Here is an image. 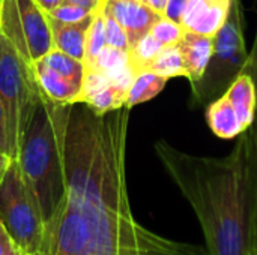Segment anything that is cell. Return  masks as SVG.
<instances>
[{
	"instance_id": "cell-17",
	"label": "cell",
	"mask_w": 257,
	"mask_h": 255,
	"mask_svg": "<svg viewBox=\"0 0 257 255\" xmlns=\"http://www.w3.org/2000/svg\"><path fill=\"white\" fill-rule=\"evenodd\" d=\"M107 45L105 39V21H104V8L96 11L92 17L87 36H86V48H84V66L86 69H90L99 56V53Z\"/></svg>"
},
{
	"instance_id": "cell-6",
	"label": "cell",
	"mask_w": 257,
	"mask_h": 255,
	"mask_svg": "<svg viewBox=\"0 0 257 255\" xmlns=\"http://www.w3.org/2000/svg\"><path fill=\"white\" fill-rule=\"evenodd\" d=\"M0 221L18 255H44V221L15 159L0 182Z\"/></svg>"
},
{
	"instance_id": "cell-36",
	"label": "cell",
	"mask_w": 257,
	"mask_h": 255,
	"mask_svg": "<svg viewBox=\"0 0 257 255\" xmlns=\"http://www.w3.org/2000/svg\"><path fill=\"white\" fill-rule=\"evenodd\" d=\"M140 2H143V0H140Z\"/></svg>"
},
{
	"instance_id": "cell-11",
	"label": "cell",
	"mask_w": 257,
	"mask_h": 255,
	"mask_svg": "<svg viewBox=\"0 0 257 255\" xmlns=\"http://www.w3.org/2000/svg\"><path fill=\"white\" fill-rule=\"evenodd\" d=\"M206 122L209 129L220 138H238L247 131L230 99L223 95L206 105Z\"/></svg>"
},
{
	"instance_id": "cell-30",
	"label": "cell",
	"mask_w": 257,
	"mask_h": 255,
	"mask_svg": "<svg viewBox=\"0 0 257 255\" xmlns=\"http://www.w3.org/2000/svg\"><path fill=\"white\" fill-rule=\"evenodd\" d=\"M65 0H35V3L39 6L41 11H44L45 14H50L53 9H56L57 6H60Z\"/></svg>"
},
{
	"instance_id": "cell-3",
	"label": "cell",
	"mask_w": 257,
	"mask_h": 255,
	"mask_svg": "<svg viewBox=\"0 0 257 255\" xmlns=\"http://www.w3.org/2000/svg\"><path fill=\"white\" fill-rule=\"evenodd\" d=\"M66 104L42 99L24 132L17 153L23 179L44 221V245L62 213L66 195L63 171V125Z\"/></svg>"
},
{
	"instance_id": "cell-14",
	"label": "cell",
	"mask_w": 257,
	"mask_h": 255,
	"mask_svg": "<svg viewBox=\"0 0 257 255\" xmlns=\"http://www.w3.org/2000/svg\"><path fill=\"white\" fill-rule=\"evenodd\" d=\"M224 95L230 99L244 126L250 129L256 114V90L251 78L247 74H241Z\"/></svg>"
},
{
	"instance_id": "cell-8",
	"label": "cell",
	"mask_w": 257,
	"mask_h": 255,
	"mask_svg": "<svg viewBox=\"0 0 257 255\" xmlns=\"http://www.w3.org/2000/svg\"><path fill=\"white\" fill-rule=\"evenodd\" d=\"M233 0H187L181 26L185 30L214 38L224 26Z\"/></svg>"
},
{
	"instance_id": "cell-13",
	"label": "cell",
	"mask_w": 257,
	"mask_h": 255,
	"mask_svg": "<svg viewBox=\"0 0 257 255\" xmlns=\"http://www.w3.org/2000/svg\"><path fill=\"white\" fill-rule=\"evenodd\" d=\"M35 77L38 80V84L41 90L45 93L47 98H50L53 102L57 104H72L78 101V96L81 93V87L72 83L71 80L59 75L48 66H45L41 60L33 63Z\"/></svg>"
},
{
	"instance_id": "cell-21",
	"label": "cell",
	"mask_w": 257,
	"mask_h": 255,
	"mask_svg": "<svg viewBox=\"0 0 257 255\" xmlns=\"http://www.w3.org/2000/svg\"><path fill=\"white\" fill-rule=\"evenodd\" d=\"M128 65H131L130 51L105 45L104 50L96 57V60H95V63H93V66L90 69L104 72L105 75H110V74H113V72H116V71H119V69H122V68H125ZM86 71H89V69H86Z\"/></svg>"
},
{
	"instance_id": "cell-35",
	"label": "cell",
	"mask_w": 257,
	"mask_h": 255,
	"mask_svg": "<svg viewBox=\"0 0 257 255\" xmlns=\"http://www.w3.org/2000/svg\"><path fill=\"white\" fill-rule=\"evenodd\" d=\"M0 8H2V3H0Z\"/></svg>"
},
{
	"instance_id": "cell-1",
	"label": "cell",
	"mask_w": 257,
	"mask_h": 255,
	"mask_svg": "<svg viewBox=\"0 0 257 255\" xmlns=\"http://www.w3.org/2000/svg\"><path fill=\"white\" fill-rule=\"evenodd\" d=\"M128 107L104 114L66 104L65 204L44 255H209L206 246L160 236L139 224L126 188Z\"/></svg>"
},
{
	"instance_id": "cell-27",
	"label": "cell",
	"mask_w": 257,
	"mask_h": 255,
	"mask_svg": "<svg viewBox=\"0 0 257 255\" xmlns=\"http://www.w3.org/2000/svg\"><path fill=\"white\" fill-rule=\"evenodd\" d=\"M185 5H187V0H169L166 11H164V17L181 24V18H182V12H184Z\"/></svg>"
},
{
	"instance_id": "cell-4",
	"label": "cell",
	"mask_w": 257,
	"mask_h": 255,
	"mask_svg": "<svg viewBox=\"0 0 257 255\" xmlns=\"http://www.w3.org/2000/svg\"><path fill=\"white\" fill-rule=\"evenodd\" d=\"M42 95L33 66L23 60L0 32V98L6 113L12 159H17L18 147Z\"/></svg>"
},
{
	"instance_id": "cell-5",
	"label": "cell",
	"mask_w": 257,
	"mask_h": 255,
	"mask_svg": "<svg viewBox=\"0 0 257 255\" xmlns=\"http://www.w3.org/2000/svg\"><path fill=\"white\" fill-rule=\"evenodd\" d=\"M247 57L242 6L239 0H233L224 26L214 36V48L205 74L191 86L194 102L206 107L223 96L244 72Z\"/></svg>"
},
{
	"instance_id": "cell-34",
	"label": "cell",
	"mask_w": 257,
	"mask_h": 255,
	"mask_svg": "<svg viewBox=\"0 0 257 255\" xmlns=\"http://www.w3.org/2000/svg\"><path fill=\"white\" fill-rule=\"evenodd\" d=\"M256 255H257V239H256Z\"/></svg>"
},
{
	"instance_id": "cell-26",
	"label": "cell",
	"mask_w": 257,
	"mask_h": 255,
	"mask_svg": "<svg viewBox=\"0 0 257 255\" xmlns=\"http://www.w3.org/2000/svg\"><path fill=\"white\" fill-rule=\"evenodd\" d=\"M0 152L6 153L8 156L12 158L11 155V143H9V132H8V123H6V113L5 107L0 98Z\"/></svg>"
},
{
	"instance_id": "cell-12",
	"label": "cell",
	"mask_w": 257,
	"mask_h": 255,
	"mask_svg": "<svg viewBox=\"0 0 257 255\" xmlns=\"http://www.w3.org/2000/svg\"><path fill=\"white\" fill-rule=\"evenodd\" d=\"M92 17L81 23H77V24H66V23H62V21H57V20L48 17L54 48L83 62L84 60V48H86V36H87V30H89Z\"/></svg>"
},
{
	"instance_id": "cell-29",
	"label": "cell",
	"mask_w": 257,
	"mask_h": 255,
	"mask_svg": "<svg viewBox=\"0 0 257 255\" xmlns=\"http://www.w3.org/2000/svg\"><path fill=\"white\" fill-rule=\"evenodd\" d=\"M12 245H14V242H12V239H11L8 230L5 228L3 222L0 221V255H5V252H6Z\"/></svg>"
},
{
	"instance_id": "cell-16",
	"label": "cell",
	"mask_w": 257,
	"mask_h": 255,
	"mask_svg": "<svg viewBox=\"0 0 257 255\" xmlns=\"http://www.w3.org/2000/svg\"><path fill=\"white\" fill-rule=\"evenodd\" d=\"M41 62L48 66L50 69H53L54 72H57L59 75L71 80L72 83H75L77 86H83V80L86 75V66L81 60L71 57L69 54H65L56 48H53L48 54H45Z\"/></svg>"
},
{
	"instance_id": "cell-20",
	"label": "cell",
	"mask_w": 257,
	"mask_h": 255,
	"mask_svg": "<svg viewBox=\"0 0 257 255\" xmlns=\"http://www.w3.org/2000/svg\"><path fill=\"white\" fill-rule=\"evenodd\" d=\"M164 47L151 35H145L131 50H130V62L136 72L148 69L149 65L155 60V57L161 53Z\"/></svg>"
},
{
	"instance_id": "cell-7",
	"label": "cell",
	"mask_w": 257,
	"mask_h": 255,
	"mask_svg": "<svg viewBox=\"0 0 257 255\" xmlns=\"http://www.w3.org/2000/svg\"><path fill=\"white\" fill-rule=\"evenodd\" d=\"M0 32L30 66L54 48L48 17L35 0H2Z\"/></svg>"
},
{
	"instance_id": "cell-15",
	"label": "cell",
	"mask_w": 257,
	"mask_h": 255,
	"mask_svg": "<svg viewBox=\"0 0 257 255\" xmlns=\"http://www.w3.org/2000/svg\"><path fill=\"white\" fill-rule=\"evenodd\" d=\"M167 80L169 78L161 77L149 69L139 71L134 77V81H133L130 90H128L125 105L128 108H133L139 104L154 99L166 87Z\"/></svg>"
},
{
	"instance_id": "cell-24",
	"label": "cell",
	"mask_w": 257,
	"mask_h": 255,
	"mask_svg": "<svg viewBox=\"0 0 257 255\" xmlns=\"http://www.w3.org/2000/svg\"><path fill=\"white\" fill-rule=\"evenodd\" d=\"M104 21H105V39H107V45L114 47V48H119V50L130 51V42H128V38H126L125 30L114 20V17L107 11L105 6H104Z\"/></svg>"
},
{
	"instance_id": "cell-25",
	"label": "cell",
	"mask_w": 257,
	"mask_h": 255,
	"mask_svg": "<svg viewBox=\"0 0 257 255\" xmlns=\"http://www.w3.org/2000/svg\"><path fill=\"white\" fill-rule=\"evenodd\" d=\"M242 74H247L253 84H254V90H256V114H254V123L253 126L250 128L254 138L257 141V32L256 38H254V42H253V48L248 51V57H247V63H245V68H244V72Z\"/></svg>"
},
{
	"instance_id": "cell-18",
	"label": "cell",
	"mask_w": 257,
	"mask_h": 255,
	"mask_svg": "<svg viewBox=\"0 0 257 255\" xmlns=\"http://www.w3.org/2000/svg\"><path fill=\"white\" fill-rule=\"evenodd\" d=\"M148 69L166 78L187 77L185 66L182 62V54L178 45L164 47L161 53L155 57V60L149 65Z\"/></svg>"
},
{
	"instance_id": "cell-23",
	"label": "cell",
	"mask_w": 257,
	"mask_h": 255,
	"mask_svg": "<svg viewBox=\"0 0 257 255\" xmlns=\"http://www.w3.org/2000/svg\"><path fill=\"white\" fill-rule=\"evenodd\" d=\"M47 15L57 20V21L66 23V24H77V23H81V21L90 18L93 14L90 11L81 8V6H78V5L63 2L60 6H57L56 9H53Z\"/></svg>"
},
{
	"instance_id": "cell-28",
	"label": "cell",
	"mask_w": 257,
	"mask_h": 255,
	"mask_svg": "<svg viewBox=\"0 0 257 255\" xmlns=\"http://www.w3.org/2000/svg\"><path fill=\"white\" fill-rule=\"evenodd\" d=\"M66 3H74V5H78L87 11H90L92 14H95L96 11L102 9L107 3V0H65Z\"/></svg>"
},
{
	"instance_id": "cell-10",
	"label": "cell",
	"mask_w": 257,
	"mask_h": 255,
	"mask_svg": "<svg viewBox=\"0 0 257 255\" xmlns=\"http://www.w3.org/2000/svg\"><path fill=\"white\" fill-rule=\"evenodd\" d=\"M182 62L185 66L187 78L190 84H196L205 74V69L209 63L212 48H214V38L199 35L184 29V35L178 44Z\"/></svg>"
},
{
	"instance_id": "cell-2",
	"label": "cell",
	"mask_w": 257,
	"mask_h": 255,
	"mask_svg": "<svg viewBox=\"0 0 257 255\" xmlns=\"http://www.w3.org/2000/svg\"><path fill=\"white\" fill-rule=\"evenodd\" d=\"M193 207L209 255H256L257 141L247 129L224 158L196 156L166 140L154 146Z\"/></svg>"
},
{
	"instance_id": "cell-19",
	"label": "cell",
	"mask_w": 257,
	"mask_h": 255,
	"mask_svg": "<svg viewBox=\"0 0 257 255\" xmlns=\"http://www.w3.org/2000/svg\"><path fill=\"white\" fill-rule=\"evenodd\" d=\"M126 95H128V92L125 89H122V87H119L110 81L108 86L98 90L96 93H93L92 96H89L83 102H86L89 107H92L96 113L104 114V113L114 111V110H119L122 107H126L125 105Z\"/></svg>"
},
{
	"instance_id": "cell-32",
	"label": "cell",
	"mask_w": 257,
	"mask_h": 255,
	"mask_svg": "<svg viewBox=\"0 0 257 255\" xmlns=\"http://www.w3.org/2000/svg\"><path fill=\"white\" fill-rule=\"evenodd\" d=\"M12 161H14V159H12L11 156H8L6 153L0 152V182H2V179L5 177V174H6L8 168L11 167Z\"/></svg>"
},
{
	"instance_id": "cell-37",
	"label": "cell",
	"mask_w": 257,
	"mask_h": 255,
	"mask_svg": "<svg viewBox=\"0 0 257 255\" xmlns=\"http://www.w3.org/2000/svg\"><path fill=\"white\" fill-rule=\"evenodd\" d=\"M0 3H2V0H0Z\"/></svg>"
},
{
	"instance_id": "cell-33",
	"label": "cell",
	"mask_w": 257,
	"mask_h": 255,
	"mask_svg": "<svg viewBox=\"0 0 257 255\" xmlns=\"http://www.w3.org/2000/svg\"><path fill=\"white\" fill-rule=\"evenodd\" d=\"M5 255H18V251H17V248H15V245H12L6 252H5Z\"/></svg>"
},
{
	"instance_id": "cell-31",
	"label": "cell",
	"mask_w": 257,
	"mask_h": 255,
	"mask_svg": "<svg viewBox=\"0 0 257 255\" xmlns=\"http://www.w3.org/2000/svg\"><path fill=\"white\" fill-rule=\"evenodd\" d=\"M145 5H148L152 11H155L160 15H164L166 6L169 3V0H143Z\"/></svg>"
},
{
	"instance_id": "cell-9",
	"label": "cell",
	"mask_w": 257,
	"mask_h": 255,
	"mask_svg": "<svg viewBox=\"0 0 257 255\" xmlns=\"http://www.w3.org/2000/svg\"><path fill=\"white\" fill-rule=\"evenodd\" d=\"M105 8L125 30L130 50L151 32L161 17L140 0H107Z\"/></svg>"
},
{
	"instance_id": "cell-22",
	"label": "cell",
	"mask_w": 257,
	"mask_h": 255,
	"mask_svg": "<svg viewBox=\"0 0 257 255\" xmlns=\"http://www.w3.org/2000/svg\"><path fill=\"white\" fill-rule=\"evenodd\" d=\"M151 35L163 47H172V45L179 44V41H181V38L184 35V27L179 23L161 15L158 18V21L152 26Z\"/></svg>"
}]
</instances>
